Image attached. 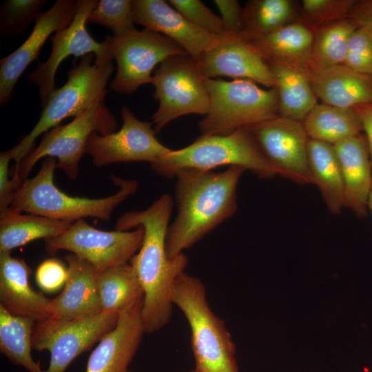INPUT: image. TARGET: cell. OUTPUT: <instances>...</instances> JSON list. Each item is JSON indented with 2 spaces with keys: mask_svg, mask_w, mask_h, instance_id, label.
<instances>
[{
  "mask_svg": "<svg viewBox=\"0 0 372 372\" xmlns=\"http://www.w3.org/2000/svg\"><path fill=\"white\" fill-rule=\"evenodd\" d=\"M172 207V197L163 194L147 209L125 212L116 223L117 230L129 231L138 227L144 230L142 245L130 263L144 291L141 314L145 333L158 331L169 322L173 306L171 291L188 263L183 253L172 259L166 251Z\"/></svg>",
  "mask_w": 372,
  "mask_h": 372,
  "instance_id": "1",
  "label": "cell"
},
{
  "mask_svg": "<svg viewBox=\"0 0 372 372\" xmlns=\"http://www.w3.org/2000/svg\"><path fill=\"white\" fill-rule=\"evenodd\" d=\"M245 170L230 166L219 173L187 168L174 172L178 211L166 236L169 258L178 256L234 214L237 186Z\"/></svg>",
  "mask_w": 372,
  "mask_h": 372,
  "instance_id": "2",
  "label": "cell"
},
{
  "mask_svg": "<svg viewBox=\"0 0 372 372\" xmlns=\"http://www.w3.org/2000/svg\"><path fill=\"white\" fill-rule=\"evenodd\" d=\"M56 165L55 158H44L38 173L22 183L10 208L72 223L87 218L107 221L115 208L138 188L136 180H124L112 175V182L119 187L112 196L100 198L69 196L54 183Z\"/></svg>",
  "mask_w": 372,
  "mask_h": 372,
  "instance_id": "3",
  "label": "cell"
},
{
  "mask_svg": "<svg viewBox=\"0 0 372 372\" xmlns=\"http://www.w3.org/2000/svg\"><path fill=\"white\" fill-rule=\"evenodd\" d=\"M94 59V54L81 57L79 63L68 72L66 83L50 94L41 116L30 132L8 150L14 161L11 175L18 177L21 162L33 150L35 140L40 135L59 125L64 119L77 116L94 104L103 102L114 65L112 60L96 63Z\"/></svg>",
  "mask_w": 372,
  "mask_h": 372,
  "instance_id": "4",
  "label": "cell"
},
{
  "mask_svg": "<svg viewBox=\"0 0 372 372\" xmlns=\"http://www.w3.org/2000/svg\"><path fill=\"white\" fill-rule=\"evenodd\" d=\"M170 298L189 323L195 369L199 372H239L236 345L224 320L211 310L202 281L185 272L181 273L174 282Z\"/></svg>",
  "mask_w": 372,
  "mask_h": 372,
  "instance_id": "5",
  "label": "cell"
},
{
  "mask_svg": "<svg viewBox=\"0 0 372 372\" xmlns=\"http://www.w3.org/2000/svg\"><path fill=\"white\" fill-rule=\"evenodd\" d=\"M150 165L166 178L174 177V172L180 169L211 171L223 165L242 167L261 178L277 175L248 128L226 135L200 136L184 148L171 150Z\"/></svg>",
  "mask_w": 372,
  "mask_h": 372,
  "instance_id": "6",
  "label": "cell"
},
{
  "mask_svg": "<svg viewBox=\"0 0 372 372\" xmlns=\"http://www.w3.org/2000/svg\"><path fill=\"white\" fill-rule=\"evenodd\" d=\"M206 85L209 108L198 122L200 136L229 134L279 116L274 88L262 89L247 79H208Z\"/></svg>",
  "mask_w": 372,
  "mask_h": 372,
  "instance_id": "7",
  "label": "cell"
},
{
  "mask_svg": "<svg viewBox=\"0 0 372 372\" xmlns=\"http://www.w3.org/2000/svg\"><path fill=\"white\" fill-rule=\"evenodd\" d=\"M116 127L114 115L103 102L94 104L69 123L57 125L44 133L37 147L21 162L18 178L23 182L40 159L53 157L57 161L56 168L69 179L75 180L91 134H109L114 132Z\"/></svg>",
  "mask_w": 372,
  "mask_h": 372,
  "instance_id": "8",
  "label": "cell"
},
{
  "mask_svg": "<svg viewBox=\"0 0 372 372\" xmlns=\"http://www.w3.org/2000/svg\"><path fill=\"white\" fill-rule=\"evenodd\" d=\"M151 83L155 87L153 97L159 102L152 122L156 134L183 115L207 114L209 96L206 79L197 61L188 54L174 55L161 62Z\"/></svg>",
  "mask_w": 372,
  "mask_h": 372,
  "instance_id": "9",
  "label": "cell"
},
{
  "mask_svg": "<svg viewBox=\"0 0 372 372\" xmlns=\"http://www.w3.org/2000/svg\"><path fill=\"white\" fill-rule=\"evenodd\" d=\"M103 42L117 65L110 89L119 94H132L151 83L152 72L158 64L169 56L187 53L169 38L145 28L108 35Z\"/></svg>",
  "mask_w": 372,
  "mask_h": 372,
  "instance_id": "10",
  "label": "cell"
},
{
  "mask_svg": "<svg viewBox=\"0 0 372 372\" xmlns=\"http://www.w3.org/2000/svg\"><path fill=\"white\" fill-rule=\"evenodd\" d=\"M119 314H99L66 320L50 317L37 322L32 337V349L48 351L50 363L44 372H65L83 351L99 342L116 325Z\"/></svg>",
  "mask_w": 372,
  "mask_h": 372,
  "instance_id": "11",
  "label": "cell"
},
{
  "mask_svg": "<svg viewBox=\"0 0 372 372\" xmlns=\"http://www.w3.org/2000/svg\"><path fill=\"white\" fill-rule=\"evenodd\" d=\"M143 237L144 230L141 227L134 230L105 231L81 219L74 222L59 236L44 240L45 250L50 255L61 250L70 251L100 272L130 262L140 249Z\"/></svg>",
  "mask_w": 372,
  "mask_h": 372,
  "instance_id": "12",
  "label": "cell"
},
{
  "mask_svg": "<svg viewBox=\"0 0 372 372\" xmlns=\"http://www.w3.org/2000/svg\"><path fill=\"white\" fill-rule=\"evenodd\" d=\"M247 128L277 175L300 185L313 183L307 156L309 138L302 122L278 116Z\"/></svg>",
  "mask_w": 372,
  "mask_h": 372,
  "instance_id": "13",
  "label": "cell"
},
{
  "mask_svg": "<svg viewBox=\"0 0 372 372\" xmlns=\"http://www.w3.org/2000/svg\"><path fill=\"white\" fill-rule=\"evenodd\" d=\"M99 3L97 0H78L71 23L51 37L52 52L44 62L39 63L29 75L30 82L39 87L41 107L45 105L50 94L55 89V75L61 62L69 56H83L94 54V62L112 60L105 43L95 41L86 29L87 18Z\"/></svg>",
  "mask_w": 372,
  "mask_h": 372,
  "instance_id": "14",
  "label": "cell"
},
{
  "mask_svg": "<svg viewBox=\"0 0 372 372\" xmlns=\"http://www.w3.org/2000/svg\"><path fill=\"white\" fill-rule=\"evenodd\" d=\"M123 124L116 132L91 134L85 146V154L92 163L103 167L116 163L156 161L172 149L156 138L152 123L138 120L125 106L121 108Z\"/></svg>",
  "mask_w": 372,
  "mask_h": 372,
  "instance_id": "15",
  "label": "cell"
},
{
  "mask_svg": "<svg viewBox=\"0 0 372 372\" xmlns=\"http://www.w3.org/2000/svg\"><path fill=\"white\" fill-rule=\"evenodd\" d=\"M77 1L58 0L34 22L26 40L13 52L0 60V104L5 105L13 96L21 74L33 61H37L47 39L67 28L72 21Z\"/></svg>",
  "mask_w": 372,
  "mask_h": 372,
  "instance_id": "16",
  "label": "cell"
},
{
  "mask_svg": "<svg viewBox=\"0 0 372 372\" xmlns=\"http://www.w3.org/2000/svg\"><path fill=\"white\" fill-rule=\"evenodd\" d=\"M218 37L217 43L196 60L205 79L227 76L273 88L270 66L251 41L240 34Z\"/></svg>",
  "mask_w": 372,
  "mask_h": 372,
  "instance_id": "17",
  "label": "cell"
},
{
  "mask_svg": "<svg viewBox=\"0 0 372 372\" xmlns=\"http://www.w3.org/2000/svg\"><path fill=\"white\" fill-rule=\"evenodd\" d=\"M132 5L135 23L169 38L196 60L218 41V36L189 22L165 1L132 0Z\"/></svg>",
  "mask_w": 372,
  "mask_h": 372,
  "instance_id": "18",
  "label": "cell"
},
{
  "mask_svg": "<svg viewBox=\"0 0 372 372\" xmlns=\"http://www.w3.org/2000/svg\"><path fill=\"white\" fill-rule=\"evenodd\" d=\"M143 303L119 314L116 327L91 353L85 372H127L145 333Z\"/></svg>",
  "mask_w": 372,
  "mask_h": 372,
  "instance_id": "19",
  "label": "cell"
},
{
  "mask_svg": "<svg viewBox=\"0 0 372 372\" xmlns=\"http://www.w3.org/2000/svg\"><path fill=\"white\" fill-rule=\"evenodd\" d=\"M68 277L61 293L50 300L51 317L72 320L102 312L98 271L87 261L73 254L65 256Z\"/></svg>",
  "mask_w": 372,
  "mask_h": 372,
  "instance_id": "20",
  "label": "cell"
},
{
  "mask_svg": "<svg viewBox=\"0 0 372 372\" xmlns=\"http://www.w3.org/2000/svg\"><path fill=\"white\" fill-rule=\"evenodd\" d=\"M30 273L24 260L0 251V306L14 315L41 322L51 317V300L31 287Z\"/></svg>",
  "mask_w": 372,
  "mask_h": 372,
  "instance_id": "21",
  "label": "cell"
},
{
  "mask_svg": "<svg viewBox=\"0 0 372 372\" xmlns=\"http://www.w3.org/2000/svg\"><path fill=\"white\" fill-rule=\"evenodd\" d=\"M343 178V207L362 218L367 214L372 187V164L365 135L362 134L333 145Z\"/></svg>",
  "mask_w": 372,
  "mask_h": 372,
  "instance_id": "22",
  "label": "cell"
},
{
  "mask_svg": "<svg viewBox=\"0 0 372 372\" xmlns=\"http://www.w3.org/2000/svg\"><path fill=\"white\" fill-rule=\"evenodd\" d=\"M313 92L322 103L341 108L372 104V77L344 64L310 76Z\"/></svg>",
  "mask_w": 372,
  "mask_h": 372,
  "instance_id": "23",
  "label": "cell"
},
{
  "mask_svg": "<svg viewBox=\"0 0 372 372\" xmlns=\"http://www.w3.org/2000/svg\"><path fill=\"white\" fill-rule=\"evenodd\" d=\"M313 37L314 31L302 21L291 22L249 41L269 65L282 64L309 72Z\"/></svg>",
  "mask_w": 372,
  "mask_h": 372,
  "instance_id": "24",
  "label": "cell"
},
{
  "mask_svg": "<svg viewBox=\"0 0 372 372\" xmlns=\"http://www.w3.org/2000/svg\"><path fill=\"white\" fill-rule=\"evenodd\" d=\"M280 116L303 122L318 103L308 72L282 64L269 65Z\"/></svg>",
  "mask_w": 372,
  "mask_h": 372,
  "instance_id": "25",
  "label": "cell"
},
{
  "mask_svg": "<svg viewBox=\"0 0 372 372\" xmlns=\"http://www.w3.org/2000/svg\"><path fill=\"white\" fill-rule=\"evenodd\" d=\"M22 213L10 207L0 211V251L11 252L34 240L54 238L73 223Z\"/></svg>",
  "mask_w": 372,
  "mask_h": 372,
  "instance_id": "26",
  "label": "cell"
},
{
  "mask_svg": "<svg viewBox=\"0 0 372 372\" xmlns=\"http://www.w3.org/2000/svg\"><path fill=\"white\" fill-rule=\"evenodd\" d=\"M307 156L313 183L318 187L329 211L339 214L343 207L344 184L333 145L309 138Z\"/></svg>",
  "mask_w": 372,
  "mask_h": 372,
  "instance_id": "27",
  "label": "cell"
},
{
  "mask_svg": "<svg viewBox=\"0 0 372 372\" xmlns=\"http://www.w3.org/2000/svg\"><path fill=\"white\" fill-rule=\"evenodd\" d=\"M97 284L102 312L120 314L143 302V287L130 262L99 272Z\"/></svg>",
  "mask_w": 372,
  "mask_h": 372,
  "instance_id": "28",
  "label": "cell"
},
{
  "mask_svg": "<svg viewBox=\"0 0 372 372\" xmlns=\"http://www.w3.org/2000/svg\"><path fill=\"white\" fill-rule=\"evenodd\" d=\"M310 139L335 145L361 134L360 116L354 108H341L317 103L303 121Z\"/></svg>",
  "mask_w": 372,
  "mask_h": 372,
  "instance_id": "29",
  "label": "cell"
},
{
  "mask_svg": "<svg viewBox=\"0 0 372 372\" xmlns=\"http://www.w3.org/2000/svg\"><path fill=\"white\" fill-rule=\"evenodd\" d=\"M37 322L14 315L0 306V351L13 364L28 372H44L32 355V337Z\"/></svg>",
  "mask_w": 372,
  "mask_h": 372,
  "instance_id": "30",
  "label": "cell"
},
{
  "mask_svg": "<svg viewBox=\"0 0 372 372\" xmlns=\"http://www.w3.org/2000/svg\"><path fill=\"white\" fill-rule=\"evenodd\" d=\"M356 28L355 23L346 18L314 32L308 63L310 76L343 63L350 37Z\"/></svg>",
  "mask_w": 372,
  "mask_h": 372,
  "instance_id": "31",
  "label": "cell"
},
{
  "mask_svg": "<svg viewBox=\"0 0 372 372\" xmlns=\"http://www.w3.org/2000/svg\"><path fill=\"white\" fill-rule=\"evenodd\" d=\"M295 3L290 0H252L243 8L240 35L251 41L293 22Z\"/></svg>",
  "mask_w": 372,
  "mask_h": 372,
  "instance_id": "32",
  "label": "cell"
},
{
  "mask_svg": "<svg viewBox=\"0 0 372 372\" xmlns=\"http://www.w3.org/2000/svg\"><path fill=\"white\" fill-rule=\"evenodd\" d=\"M46 0H6L0 9V32L7 37L21 34L42 12Z\"/></svg>",
  "mask_w": 372,
  "mask_h": 372,
  "instance_id": "33",
  "label": "cell"
},
{
  "mask_svg": "<svg viewBox=\"0 0 372 372\" xmlns=\"http://www.w3.org/2000/svg\"><path fill=\"white\" fill-rule=\"evenodd\" d=\"M87 22L110 29L113 35L136 30L131 0H101L87 18Z\"/></svg>",
  "mask_w": 372,
  "mask_h": 372,
  "instance_id": "34",
  "label": "cell"
},
{
  "mask_svg": "<svg viewBox=\"0 0 372 372\" xmlns=\"http://www.w3.org/2000/svg\"><path fill=\"white\" fill-rule=\"evenodd\" d=\"M355 0H303V22L314 32L322 27L347 18Z\"/></svg>",
  "mask_w": 372,
  "mask_h": 372,
  "instance_id": "35",
  "label": "cell"
},
{
  "mask_svg": "<svg viewBox=\"0 0 372 372\" xmlns=\"http://www.w3.org/2000/svg\"><path fill=\"white\" fill-rule=\"evenodd\" d=\"M168 3L189 22L201 30L220 36L223 34L220 17L199 0H169Z\"/></svg>",
  "mask_w": 372,
  "mask_h": 372,
  "instance_id": "36",
  "label": "cell"
},
{
  "mask_svg": "<svg viewBox=\"0 0 372 372\" xmlns=\"http://www.w3.org/2000/svg\"><path fill=\"white\" fill-rule=\"evenodd\" d=\"M342 64L372 77V37L365 29L357 28L351 34Z\"/></svg>",
  "mask_w": 372,
  "mask_h": 372,
  "instance_id": "37",
  "label": "cell"
},
{
  "mask_svg": "<svg viewBox=\"0 0 372 372\" xmlns=\"http://www.w3.org/2000/svg\"><path fill=\"white\" fill-rule=\"evenodd\" d=\"M68 269L56 259H48L37 267L35 279L38 286L47 292H53L65 285Z\"/></svg>",
  "mask_w": 372,
  "mask_h": 372,
  "instance_id": "38",
  "label": "cell"
},
{
  "mask_svg": "<svg viewBox=\"0 0 372 372\" xmlns=\"http://www.w3.org/2000/svg\"><path fill=\"white\" fill-rule=\"evenodd\" d=\"M221 17L223 34H240L242 25L243 8L236 0H214Z\"/></svg>",
  "mask_w": 372,
  "mask_h": 372,
  "instance_id": "39",
  "label": "cell"
},
{
  "mask_svg": "<svg viewBox=\"0 0 372 372\" xmlns=\"http://www.w3.org/2000/svg\"><path fill=\"white\" fill-rule=\"evenodd\" d=\"M12 158L8 151L0 154V211L11 205L21 183L10 173L9 164Z\"/></svg>",
  "mask_w": 372,
  "mask_h": 372,
  "instance_id": "40",
  "label": "cell"
},
{
  "mask_svg": "<svg viewBox=\"0 0 372 372\" xmlns=\"http://www.w3.org/2000/svg\"><path fill=\"white\" fill-rule=\"evenodd\" d=\"M347 18L351 20L357 28L365 29L372 37V0H355Z\"/></svg>",
  "mask_w": 372,
  "mask_h": 372,
  "instance_id": "41",
  "label": "cell"
},
{
  "mask_svg": "<svg viewBox=\"0 0 372 372\" xmlns=\"http://www.w3.org/2000/svg\"><path fill=\"white\" fill-rule=\"evenodd\" d=\"M353 108L358 114L365 132L372 164V104L358 105Z\"/></svg>",
  "mask_w": 372,
  "mask_h": 372,
  "instance_id": "42",
  "label": "cell"
},
{
  "mask_svg": "<svg viewBox=\"0 0 372 372\" xmlns=\"http://www.w3.org/2000/svg\"><path fill=\"white\" fill-rule=\"evenodd\" d=\"M367 206L369 208L372 214V187L371 189V192L369 196Z\"/></svg>",
  "mask_w": 372,
  "mask_h": 372,
  "instance_id": "43",
  "label": "cell"
},
{
  "mask_svg": "<svg viewBox=\"0 0 372 372\" xmlns=\"http://www.w3.org/2000/svg\"><path fill=\"white\" fill-rule=\"evenodd\" d=\"M189 372H199V371H198L197 370H196V369H194L190 371Z\"/></svg>",
  "mask_w": 372,
  "mask_h": 372,
  "instance_id": "44",
  "label": "cell"
},
{
  "mask_svg": "<svg viewBox=\"0 0 372 372\" xmlns=\"http://www.w3.org/2000/svg\"><path fill=\"white\" fill-rule=\"evenodd\" d=\"M127 372H133V371L129 370Z\"/></svg>",
  "mask_w": 372,
  "mask_h": 372,
  "instance_id": "45",
  "label": "cell"
}]
</instances>
